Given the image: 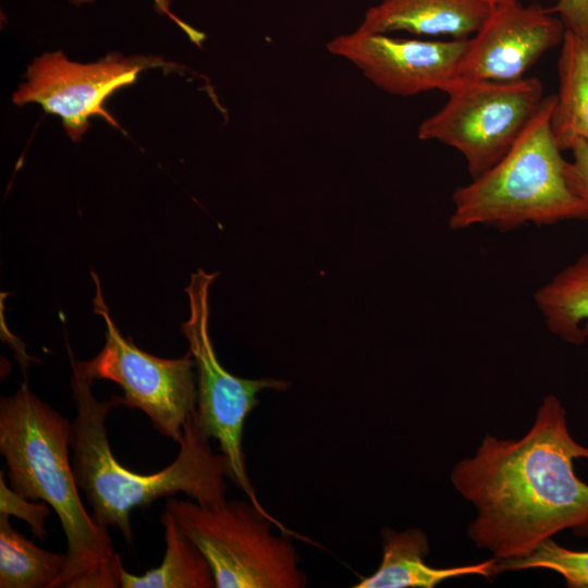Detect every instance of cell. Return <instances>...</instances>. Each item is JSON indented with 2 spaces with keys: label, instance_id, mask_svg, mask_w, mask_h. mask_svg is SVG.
Wrapping results in <instances>:
<instances>
[{
  "label": "cell",
  "instance_id": "1",
  "mask_svg": "<svg viewBox=\"0 0 588 588\" xmlns=\"http://www.w3.org/2000/svg\"><path fill=\"white\" fill-rule=\"evenodd\" d=\"M588 448L572 436L566 409L552 394L519 439L486 434L473 456L450 474L454 489L475 509L469 540L498 561L523 558L569 529L588 538V483L575 473Z\"/></svg>",
  "mask_w": 588,
  "mask_h": 588
},
{
  "label": "cell",
  "instance_id": "2",
  "mask_svg": "<svg viewBox=\"0 0 588 588\" xmlns=\"http://www.w3.org/2000/svg\"><path fill=\"white\" fill-rule=\"evenodd\" d=\"M72 424L23 383L0 399V453L10 487L57 513L66 540V563L51 588L120 587L121 556L108 527L86 511L69 460Z\"/></svg>",
  "mask_w": 588,
  "mask_h": 588
},
{
  "label": "cell",
  "instance_id": "3",
  "mask_svg": "<svg viewBox=\"0 0 588 588\" xmlns=\"http://www.w3.org/2000/svg\"><path fill=\"white\" fill-rule=\"evenodd\" d=\"M66 347L76 408L71 432L72 467L98 524L119 529L131 543L133 509L146 507L179 492L205 507L226 502V458L221 452H212L210 438L199 428L196 412L187 419L179 454L169 466L154 474H138L122 466L111 451L106 429L108 414L115 405L111 399L100 402L94 396V379L82 362L74 359L68 342Z\"/></svg>",
  "mask_w": 588,
  "mask_h": 588
},
{
  "label": "cell",
  "instance_id": "4",
  "mask_svg": "<svg viewBox=\"0 0 588 588\" xmlns=\"http://www.w3.org/2000/svg\"><path fill=\"white\" fill-rule=\"evenodd\" d=\"M555 99V95L544 97L504 157L455 189L452 230L487 225L507 232L525 224L588 219V203L568 183L567 160L552 134Z\"/></svg>",
  "mask_w": 588,
  "mask_h": 588
},
{
  "label": "cell",
  "instance_id": "5",
  "mask_svg": "<svg viewBox=\"0 0 588 588\" xmlns=\"http://www.w3.org/2000/svg\"><path fill=\"white\" fill-rule=\"evenodd\" d=\"M166 510L207 560L217 588L307 586L291 537L307 538L250 501L233 500L205 507L169 497Z\"/></svg>",
  "mask_w": 588,
  "mask_h": 588
},
{
  "label": "cell",
  "instance_id": "6",
  "mask_svg": "<svg viewBox=\"0 0 588 588\" xmlns=\"http://www.w3.org/2000/svg\"><path fill=\"white\" fill-rule=\"evenodd\" d=\"M218 272L198 269L185 287L189 316L181 323L196 368V419L201 431L219 442L226 458L228 479L241 489L257 507L260 504L248 477L243 452L244 424L258 405L257 395L265 389L284 391L290 383L273 378L245 379L232 375L219 362L209 335V291Z\"/></svg>",
  "mask_w": 588,
  "mask_h": 588
},
{
  "label": "cell",
  "instance_id": "7",
  "mask_svg": "<svg viewBox=\"0 0 588 588\" xmlns=\"http://www.w3.org/2000/svg\"><path fill=\"white\" fill-rule=\"evenodd\" d=\"M445 94L448 101L419 125L417 136L458 150L471 179L504 157L544 99L536 77L460 82Z\"/></svg>",
  "mask_w": 588,
  "mask_h": 588
},
{
  "label": "cell",
  "instance_id": "8",
  "mask_svg": "<svg viewBox=\"0 0 588 588\" xmlns=\"http://www.w3.org/2000/svg\"><path fill=\"white\" fill-rule=\"evenodd\" d=\"M90 274L96 286L94 311L106 323V343L97 356L82 362L83 367L94 380L106 379L121 387L123 395L111 397L115 407L142 411L161 436L180 443L184 426L197 408L191 352L180 358H160L124 338L111 319L98 274L94 270Z\"/></svg>",
  "mask_w": 588,
  "mask_h": 588
},
{
  "label": "cell",
  "instance_id": "9",
  "mask_svg": "<svg viewBox=\"0 0 588 588\" xmlns=\"http://www.w3.org/2000/svg\"><path fill=\"white\" fill-rule=\"evenodd\" d=\"M168 65L156 57H124L111 52L96 63L70 61L62 51L47 52L28 65L13 94V102L39 103L47 113L61 118L66 134L79 142L90 127L89 119L100 117L112 126L119 123L105 109L106 100L118 89L136 82L143 70Z\"/></svg>",
  "mask_w": 588,
  "mask_h": 588
},
{
  "label": "cell",
  "instance_id": "10",
  "mask_svg": "<svg viewBox=\"0 0 588 588\" xmlns=\"http://www.w3.org/2000/svg\"><path fill=\"white\" fill-rule=\"evenodd\" d=\"M467 40L405 39L357 28L331 39L327 49L354 64L385 93L413 96L450 89Z\"/></svg>",
  "mask_w": 588,
  "mask_h": 588
},
{
  "label": "cell",
  "instance_id": "11",
  "mask_svg": "<svg viewBox=\"0 0 588 588\" xmlns=\"http://www.w3.org/2000/svg\"><path fill=\"white\" fill-rule=\"evenodd\" d=\"M552 13L537 3L524 5L520 0L495 2L482 26L468 38L454 84L523 78L546 52L563 41L565 26Z\"/></svg>",
  "mask_w": 588,
  "mask_h": 588
},
{
  "label": "cell",
  "instance_id": "12",
  "mask_svg": "<svg viewBox=\"0 0 588 588\" xmlns=\"http://www.w3.org/2000/svg\"><path fill=\"white\" fill-rule=\"evenodd\" d=\"M494 3L492 0H382L366 11L358 29L468 39L482 26Z\"/></svg>",
  "mask_w": 588,
  "mask_h": 588
},
{
  "label": "cell",
  "instance_id": "13",
  "mask_svg": "<svg viewBox=\"0 0 588 588\" xmlns=\"http://www.w3.org/2000/svg\"><path fill=\"white\" fill-rule=\"evenodd\" d=\"M382 560L375 573L362 578L354 588H433L451 578L495 575L498 560L490 558L479 563L434 567L426 563L429 540L418 528L382 530Z\"/></svg>",
  "mask_w": 588,
  "mask_h": 588
},
{
  "label": "cell",
  "instance_id": "14",
  "mask_svg": "<svg viewBox=\"0 0 588 588\" xmlns=\"http://www.w3.org/2000/svg\"><path fill=\"white\" fill-rule=\"evenodd\" d=\"M558 74L551 130L558 146L569 150L576 138L588 142V36L565 32Z\"/></svg>",
  "mask_w": 588,
  "mask_h": 588
},
{
  "label": "cell",
  "instance_id": "15",
  "mask_svg": "<svg viewBox=\"0 0 588 588\" xmlns=\"http://www.w3.org/2000/svg\"><path fill=\"white\" fill-rule=\"evenodd\" d=\"M547 329L562 341L581 345L588 323V252L564 267L534 294Z\"/></svg>",
  "mask_w": 588,
  "mask_h": 588
},
{
  "label": "cell",
  "instance_id": "16",
  "mask_svg": "<svg viewBox=\"0 0 588 588\" xmlns=\"http://www.w3.org/2000/svg\"><path fill=\"white\" fill-rule=\"evenodd\" d=\"M164 529L166 553L161 564L142 575L128 573L122 565V588H212V571L196 546L184 535L174 516L164 511L160 516Z\"/></svg>",
  "mask_w": 588,
  "mask_h": 588
},
{
  "label": "cell",
  "instance_id": "17",
  "mask_svg": "<svg viewBox=\"0 0 588 588\" xmlns=\"http://www.w3.org/2000/svg\"><path fill=\"white\" fill-rule=\"evenodd\" d=\"M66 563L65 553L37 547L0 513V587L51 588Z\"/></svg>",
  "mask_w": 588,
  "mask_h": 588
},
{
  "label": "cell",
  "instance_id": "18",
  "mask_svg": "<svg viewBox=\"0 0 588 588\" xmlns=\"http://www.w3.org/2000/svg\"><path fill=\"white\" fill-rule=\"evenodd\" d=\"M532 568L558 573L568 587L588 588V550H571L562 547L552 538L544 540L523 558L498 561L495 574Z\"/></svg>",
  "mask_w": 588,
  "mask_h": 588
},
{
  "label": "cell",
  "instance_id": "19",
  "mask_svg": "<svg viewBox=\"0 0 588 588\" xmlns=\"http://www.w3.org/2000/svg\"><path fill=\"white\" fill-rule=\"evenodd\" d=\"M50 505L41 501L36 503L17 494L9 487L3 477V470L0 471V513L13 515L25 520L33 535L45 541L47 531L45 528L46 517L50 514Z\"/></svg>",
  "mask_w": 588,
  "mask_h": 588
},
{
  "label": "cell",
  "instance_id": "20",
  "mask_svg": "<svg viewBox=\"0 0 588 588\" xmlns=\"http://www.w3.org/2000/svg\"><path fill=\"white\" fill-rule=\"evenodd\" d=\"M569 150L572 160L566 162V177L572 188L588 203V142L576 138Z\"/></svg>",
  "mask_w": 588,
  "mask_h": 588
},
{
  "label": "cell",
  "instance_id": "21",
  "mask_svg": "<svg viewBox=\"0 0 588 588\" xmlns=\"http://www.w3.org/2000/svg\"><path fill=\"white\" fill-rule=\"evenodd\" d=\"M551 10L559 14L566 30L588 36V0H558Z\"/></svg>",
  "mask_w": 588,
  "mask_h": 588
},
{
  "label": "cell",
  "instance_id": "22",
  "mask_svg": "<svg viewBox=\"0 0 588 588\" xmlns=\"http://www.w3.org/2000/svg\"><path fill=\"white\" fill-rule=\"evenodd\" d=\"M69 1L72 4L81 5V4H85V3H91L95 0H69ZM152 1H154L155 9L160 14H163V15H167L168 17H170L175 24H177L188 35V37L191 38L192 41H194L195 44L200 45V41L205 37L204 34L197 32L196 29H194L189 25L185 24L184 22H182L179 17H176L171 12V9H170L171 0H152Z\"/></svg>",
  "mask_w": 588,
  "mask_h": 588
},
{
  "label": "cell",
  "instance_id": "23",
  "mask_svg": "<svg viewBox=\"0 0 588 588\" xmlns=\"http://www.w3.org/2000/svg\"><path fill=\"white\" fill-rule=\"evenodd\" d=\"M584 332H585L586 341L588 342V323L584 326Z\"/></svg>",
  "mask_w": 588,
  "mask_h": 588
},
{
  "label": "cell",
  "instance_id": "24",
  "mask_svg": "<svg viewBox=\"0 0 588 588\" xmlns=\"http://www.w3.org/2000/svg\"><path fill=\"white\" fill-rule=\"evenodd\" d=\"M494 2H500V1H509V0H492Z\"/></svg>",
  "mask_w": 588,
  "mask_h": 588
}]
</instances>
